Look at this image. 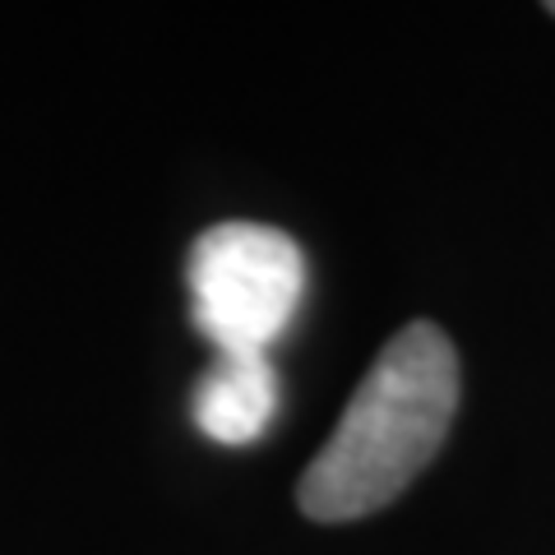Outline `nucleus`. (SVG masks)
<instances>
[{
  "instance_id": "f257e3e1",
  "label": "nucleus",
  "mask_w": 555,
  "mask_h": 555,
  "mask_svg": "<svg viewBox=\"0 0 555 555\" xmlns=\"http://www.w3.org/2000/svg\"><path fill=\"white\" fill-rule=\"evenodd\" d=\"M459 412V352L444 328L416 320L385 343L334 436L310 459L297 505L315 524L385 509L440 454Z\"/></svg>"
},
{
  "instance_id": "f03ea898",
  "label": "nucleus",
  "mask_w": 555,
  "mask_h": 555,
  "mask_svg": "<svg viewBox=\"0 0 555 555\" xmlns=\"http://www.w3.org/2000/svg\"><path fill=\"white\" fill-rule=\"evenodd\" d=\"M190 315L214 352H264L287 334L306 292V259L264 222H218L190 246Z\"/></svg>"
},
{
  "instance_id": "7ed1b4c3",
  "label": "nucleus",
  "mask_w": 555,
  "mask_h": 555,
  "mask_svg": "<svg viewBox=\"0 0 555 555\" xmlns=\"http://www.w3.org/2000/svg\"><path fill=\"white\" fill-rule=\"evenodd\" d=\"M195 426L218 444H250L278 412V375L264 352H218L190 398Z\"/></svg>"
},
{
  "instance_id": "20e7f679",
  "label": "nucleus",
  "mask_w": 555,
  "mask_h": 555,
  "mask_svg": "<svg viewBox=\"0 0 555 555\" xmlns=\"http://www.w3.org/2000/svg\"><path fill=\"white\" fill-rule=\"evenodd\" d=\"M551 14H555V5H551Z\"/></svg>"
}]
</instances>
